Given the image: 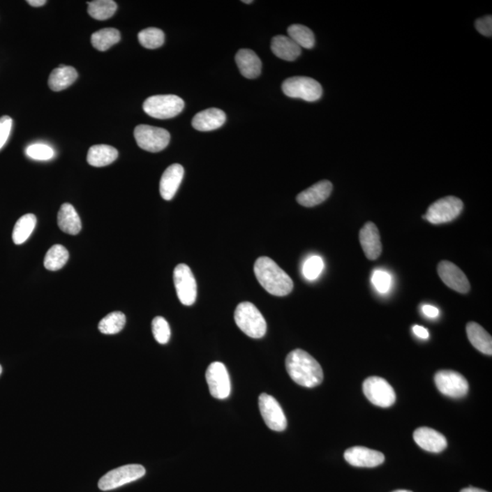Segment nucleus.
Here are the masks:
<instances>
[{
    "label": "nucleus",
    "mask_w": 492,
    "mask_h": 492,
    "mask_svg": "<svg viewBox=\"0 0 492 492\" xmlns=\"http://www.w3.org/2000/svg\"><path fill=\"white\" fill-rule=\"evenodd\" d=\"M285 368L292 380L300 386L315 387L323 381L320 364L302 350H295L288 355Z\"/></svg>",
    "instance_id": "1"
},
{
    "label": "nucleus",
    "mask_w": 492,
    "mask_h": 492,
    "mask_svg": "<svg viewBox=\"0 0 492 492\" xmlns=\"http://www.w3.org/2000/svg\"><path fill=\"white\" fill-rule=\"evenodd\" d=\"M253 270L259 284L268 293L276 297H285L293 291V280L272 259L267 256L259 258Z\"/></svg>",
    "instance_id": "2"
},
{
    "label": "nucleus",
    "mask_w": 492,
    "mask_h": 492,
    "mask_svg": "<svg viewBox=\"0 0 492 492\" xmlns=\"http://www.w3.org/2000/svg\"><path fill=\"white\" fill-rule=\"evenodd\" d=\"M237 327L252 338H262L267 329V321L258 307L250 302L240 303L234 312Z\"/></svg>",
    "instance_id": "3"
},
{
    "label": "nucleus",
    "mask_w": 492,
    "mask_h": 492,
    "mask_svg": "<svg viewBox=\"0 0 492 492\" xmlns=\"http://www.w3.org/2000/svg\"><path fill=\"white\" fill-rule=\"evenodd\" d=\"M184 108L183 98L176 95H156L143 103V110L149 116L159 120H168L180 114Z\"/></svg>",
    "instance_id": "4"
},
{
    "label": "nucleus",
    "mask_w": 492,
    "mask_h": 492,
    "mask_svg": "<svg viewBox=\"0 0 492 492\" xmlns=\"http://www.w3.org/2000/svg\"><path fill=\"white\" fill-rule=\"evenodd\" d=\"M283 92L288 97L301 98L309 103L317 101L323 94L320 83L309 77H292L282 84Z\"/></svg>",
    "instance_id": "5"
},
{
    "label": "nucleus",
    "mask_w": 492,
    "mask_h": 492,
    "mask_svg": "<svg viewBox=\"0 0 492 492\" xmlns=\"http://www.w3.org/2000/svg\"><path fill=\"white\" fill-rule=\"evenodd\" d=\"M464 204L461 199L455 196H447L438 200L428 207L423 218L432 225H441L452 222L463 210Z\"/></svg>",
    "instance_id": "6"
},
{
    "label": "nucleus",
    "mask_w": 492,
    "mask_h": 492,
    "mask_svg": "<svg viewBox=\"0 0 492 492\" xmlns=\"http://www.w3.org/2000/svg\"><path fill=\"white\" fill-rule=\"evenodd\" d=\"M134 138L142 150L158 153L168 146L171 135L169 131L150 125H139L134 130Z\"/></svg>",
    "instance_id": "7"
},
{
    "label": "nucleus",
    "mask_w": 492,
    "mask_h": 492,
    "mask_svg": "<svg viewBox=\"0 0 492 492\" xmlns=\"http://www.w3.org/2000/svg\"><path fill=\"white\" fill-rule=\"evenodd\" d=\"M146 470L142 465H125L117 469L110 470L98 481V486L103 491L114 490L128 483L133 482L142 478Z\"/></svg>",
    "instance_id": "8"
},
{
    "label": "nucleus",
    "mask_w": 492,
    "mask_h": 492,
    "mask_svg": "<svg viewBox=\"0 0 492 492\" xmlns=\"http://www.w3.org/2000/svg\"><path fill=\"white\" fill-rule=\"evenodd\" d=\"M363 392L372 404L380 408L392 407L396 402V393L392 385L380 377L366 378L363 383Z\"/></svg>",
    "instance_id": "9"
},
{
    "label": "nucleus",
    "mask_w": 492,
    "mask_h": 492,
    "mask_svg": "<svg viewBox=\"0 0 492 492\" xmlns=\"http://www.w3.org/2000/svg\"><path fill=\"white\" fill-rule=\"evenodd\" d=\"M174 282L179 300L184 306H192L197 297L195 276L187 264H180L174 271Z\"/></svg>",
    "instance_id": "10"
},
{
    "label": "nucleus",
    "mask_w": 492,
    "mask_h": 492,
    "mask_svg": "<svg viewBox=\"0 0 492 492\" xmlns=\"http://www.w3.org/2000/svg\"><path fill=\"white\" fill-rule=\"evenodd\" d=\"M437 389L443 395L452 398H461L469 392V383L459 373L453 371H440L434 378Z\"/></svg>",
    "instance_id": "11"
},
{
    "label": "nucleus",
    "mask_w": 492,
    "mask_h": 492,
    "mask_svg": "<svg viewBox=\"0 0 492 492\" xmlns=\"http://www.w3.org/2000/svg\"><path fill=\"white\" fill-rule=\"evenodd\" d=\"M211 395L217 399L228 398L231 394V380L226 366L221 362L211 363L205 374Z\"/></svg>",
    "instance_id": "12"
},
{
    "label": "nucleus",
    "mask_w": 492,
    "mask_h": 492,
    "mask_svg": "<svg viewBox=\"0 0 492 492\" xmlns=\"http://www.w3.org/2000/svg\"><path fill=\"white\" fill-rule=\"evenodd\" d=\"M259 410L265 424L274 431H284L288 420L281 405L274 396L262 393L259 396Z\"/></svg>",
    "instance_id": "13"
},
{
    "label": "nucleus",
    "mask_w": 492,
    "mask_h": 492,
    "mask_svg": "<svg viewBox=\"0 0 492 492\" xmlns=\"http://www.w3.org/2000/svg\"><path fill=\"white\" fill-rule=\"evenodd\" d=\"M438 274L444 284L461 294L469 293L470 284L466 274L453 262L444 260L438 265Z\"/></svg>",
    "instance_id": "14"
},
{
    "label": "nucleus",
    "mask_w": 492,
    "mask_h": 492,
    "mask_svg": "<svg viewBox=\"0 0 492 492\" xmlns=\"http://www.w3.org/2000/svg\"><path fill=\"white\" fill-rule=\"evenodd\" d=\"M345 461L352 466L359 468H375L383 464L385 456L377 450L365 447H353L345 450Z\"/></svg>",
    "instance_id": "15"
},
{
    "label": "nucleus",
    "mask_w": 492,
    "mask_h": 492,
    "mask_svg": "<svg viewBox=\"0 0 492 492\" xmlns=\"http://www.w3.org/2000/svg\"><path fill=\"white\" fill-rule=\"evenodd\" d=\"M359 241L364 253L368 260H377L382 253V244L380 241V231L374 223H365L360 230Z\"/></svg>",
    "instance_id": "16"
},
{
    "label": "nucleus",
    "mask_w": 492,
    "mask_h": 492,
    "mask_svg": "<svg viewBox=\"0 0 492 492\" xmlns=\"http://www.w3.org/2000/svg\"><path fill=\"white\" fill-rule=\"evenodd\" d=\"M333 191V184L327 180L320 181L297 197L298 204L305 207H314L326 201Z\"/></svg>",
    "instance_id": "17"
},
{
    "label": "nucleus",
    "mask_w": 492,
    "mask_h": 492,
    "mask_svg": "<svg viewBox=\"0 0 492 492\" xmlns=\"http://www.w3.org/2000/svg\"><path fill=\"white\" fill-rule=\"evenodd\" d=\"M414 440L420 448L428 452L440 453L447 448L448 442L442 434L431 428H419L413 434Z\"/></svg>",
    "instance_id": "18"
},
{
    "label": "nucleus",
    "mask_w": 492,
    "mask_h": 492,
    "mask_svg": "<svg viewBox=\"0 0 492 492\" xmlns=\"http://www.w3.org/2000/svg\"><path fill=\"white\" fill-rule=\"evenodd\" d=\"M184 175V167L178 163L172 164L164 171L160 181V193L164 200L171 201L174 198Z\"/></svg>",
    "instance_id": "19"
},
{
    "label": "nucleus",
    "mask_w": 492,
    "mask_h": 492,
    "mask_svg": "<svg viewBox=\"0 0 492 492\" xmlns=\"http://www.w3.org/2000/svg\"><path fill=\"white\" fill-rule=\"evenodd\" d=\"M225 121V113L222 110L211 108L197 113L193 119L192 124L197 131H211L219 129Z\"/></svg>",
    "instance_id": "20"
},
{
    "label": "nucleus",
    "mask_w": 492,
    "mask_h": 492,
    "mask_svg": "<svg viewBox=\"0 0 492 492\" xmlns=\"http://www.w3.org/2000/svg\"><path fill=\"white\" fill-rule=\"evenodd\" d=\"M235 62L241 75L246 79H256L261 74V59L251 50H240L235 56Z\"/></svg>",
    "instance_id": "21"
},
{
    "label": "nucleus",
    "mask_w": 492,
    "mask_h": 492,
    "mask_svg": "<svg viewBox=\"0 0 492 492\" xmlns=\"http://www.w3.org/2000/svg\"><path fill=\"white\" fill-rule=\"evenodd\" d=\"M468 338L471 345L482 353L491 356L492 338L490 334L475 322H470L466 326Z\"/></svg>",
    "instance_id": "22"
},
{
    "label": "nucleus",
    "mask_w": 492,
    "mask_h": 492,
    "mask_svg": "<svg viewBox=\"0 0 492 492\" xmlns=\"http://www.w3.org/2000/svg\"><path fill=\"white\" fill-rule=\"evenodd\" d=\"M271 49L274 55L286 61H294L301 54V47L290 38L283 35L273 38Z\"/></svg>",
    "instance_id": "23"
},
{
    "label": "nucleus",
    "mask_w": 492,
    "mask_h": 492,
    "mask_svg": "<svg viewBox=\"0 0 492 492\" xmlns=\"http://www.w3.org/2000/svg\"><path fill=\"white\" fill-rule=\"evenodd\" d=\"M58 225L61 231L70 235H76L82 231V221L75 208L70 204L61 205L58 214Z\"/></svg>",
    "instance_id": "24"
},
{
    "label": "nucleus",
    "mask_w": 492,
    "mask_h": 492,
    "mask_svg": "<svg viewBox=\"0 0 492 492\" xmlns=\"http://www.w3.org/2000/svg\"><path fill=\"white\" fill-rule=\"evenodd\" d=\"M77 73L73 67L59 65V68L52 70L49 79L50 88L54 91H61L75 82Z\"/></svg>",
    "instance_id": "25"
},
{
    "label": "nucleus",
    "mask_w": 492,
    "mask_h": 492,
    "mask_svg": "<svg viewBox=\"0 0 492 492\" xmlns=\"http://www.w3.org/2000/svg\"><path fill=\"white\" fill-rule=\"evenodd\" d=\"M118 151L110 145L98 144L89 148L87 161L89 165L104 167L110 165L117 159Z\"/></svg>",
    "instance_id": "26"
},
{
    "label": "nucleus",
    "mask_w": 492,
    "mask_h": 492,
    "mask_svg": "<svg viewBox=\"0 0 492 492\" xmlns=\"http://www.w3.org/2000/svg\"><path fill=\"white\" fill-rule=\"evenodd\" d=\"M36 225H37V218L34 214H28L20 217L15 225L13 234H12L14 244L20 246L25 243L34 231Z\"/></svg>",
    "instance_id": "27"
},
{
    "label": "nucleus",
    "mask_w": 492,
    "mask_h": 492,
    "mask_svg": "<svg viewBox=\"0 0 492 492\" xmlns=\"http://www.w3.org/2000/svg\"><path fill=\"white\" fill-rule=\"evenodd\" d=\"M91 44L100 52H106L121 40V33L113 28L100 29L91 36Z\"/></svg>",
    "instance_id": "28"
},
{
    "label": "nucleus",
    "mask_w": 492,
    "mask_h": 492,
    "mask_svg": "<svg viewBox=\"0 0 492 492\" xmlns=\"http://www.w3.org/2000/svg\"><path fill=\"white\" fill-rule=\"evenodd\" d=\"M70 258V253L64 246L55 244L47 252L44 259V267L49 271H58L64 267Z\"/></svg>",
    "instance_id": "29"
},
{
    "label": "nucleus",
    "mask_w": 492,
    "mask_h": 492,
    "mask_svg": "<svg viewBox=\"0 0 492 492\" xmlns=\"http://www.w3.org/2000/svg\"><path fill=\"white\" fill-rule=\"evenodd\" d=\"M288 37L293 40L295 43L300 47L305 49H313L315 46V35L314 33L304 25L299 24H294L288 29Z\"/></svg>",
    "instance_id": "30"
},
{
    "label": "nucleus",
    "mask_w": 492,
    "mask_h": 492,
    "mask_svg": "<svg viewBox=\"0 0 492 492\" xmlns=\"http://www.w3.org/2000/svg\"><path fill=\"white\" fill-rule=\"evenodd\" d=\"M117 10V4L112 0H95L88 2L89 16L97 20H105L112 17Z\"/></svg>",
    "instance_id": "31"
},
{
    "label": "nucleus",
    "mask_w": 492,
    "mask_h": 492,
    "mask_svg": "<svg viewBox=\"0 0 492 492\" xmlns=\"http://www.w3.org/2000/svg\"><path fill=\"white\" fill-rule=\"evenodd\" d=\"M125 324H126V317L124 313L112 312L101 319L98 328L104 335H115L124 329Z\"/></svg>",
    "instance_id": "32"
},
{
    "label": "nucleus",
    "mask_w": 492,
    "mask_h": 492,
    "mask_svg": "<svg viewBox=\"0 0 492 492\" xmlns=\"http://www.w3.org/2000/svg\"><path fill=\"white\" fill-rule=\"evenodd\" d=\"M138 38L142 47L149 50H155L163 46L165 36L162 29L148 28L139 33Z\"/></svg>",
    "instance_id": "33"
},
{
    "label": "nucleus",
    "mask_w": 492,
    "mask_h": 492,
    "mask_svg": "<svg viewBox=\"0 0 492 492\" xmlns=\"http://www.w3.org/2000/svg\"><path fill=\"white\" fill-rule=\"evenodd\" d=\"M323 259L318 255L310 256L306 259L303 265V274L305 278L309 281H314L320 276L324 269Z\"/></svg>",
    "instance_id": "34"
},
{
    "label": "nucleus",
    "mask_w": 492,
    "mask_h": 492,
    "mask_svg": "<svg viewBox=\"0 0 492 492\" xmlns=\"http://www.w3.org/2000/svg\"><path fill=\"white\" fill-rule=\"evenodd\" d=\"M151 327H153L154 338L159 344L164 345L169 342L171 338V328H170L165 318L163 317L155 318Z\"/></svg>",
    "instance_id": "35"
},
{
    "label": "nucleus",
    "mask_w": 492,
    "mask_h": 492,
    "mask_svg": "<svg viewBox=\"0 0 492 492\" xmlns=\"http://www.w3.org/2000/svg\"><path fill=\"white\" fill-rule=\"evenodd\" d=\"M26 154L33 160L49 161L54 157L55 151L50 145L34 143L26 149Z\"/></svg>",
    "instance_id": "36"
},
{
    "label": "nucleus",
    "mask_w": 492,
    "mask_h": 492,
    "mask_svg": "<svg viewBox=\"0 0 492 492\" xmlns=\"http://www.w3.org/2000/svg\"><path fill=\"white\" fill-rule=\"evenodd\" d=\"M372 284L380 293H387L392 288V276L384 270H375L372 274Z\"/></svg>",
    "instance_id": "37"
},
{
    "label": "nucleus",
    "mask_w": 492,
    "mask_h": 492,
    "mask_svg": "<svg viewBox=\"0 0 492 492\" xmlns=\"http://www.w3.org/2000/svg\"><path fill=\"white\" fill-rule=\"evenodd\" d=\"M12 124L13 121L10 116H3L0 118V150L4 147L6 142L10 138Z\"/></svg>",
    "instance_id": "38"
},
{
    "label": "nucleus",
    "mask_w": 492,
    "mask_h": 492,
    "mask_svg": "<svg viewBox=\"0 0 492 492\" xmlns=\"http://www.w3.org/2000/svg\"><path fill=\"white\" fill-rule=\"evenodd\" d=\"M477 31L486 37L492 36V17L486 16L477 20L475 23Z\"/></svg>",
    "instance_id": "39"
},
{
    "label": "nucleus",
    "mask_w": 492,
    "mask_h": 492,
    "mask_svg": "<svg viewBox=\"0 0 492 492\" xmlns=\"http://www.w3.org/2000/svg\"><path fill=\"white\" fill-rule=\"evenodd\" d=\"M423 314L429 318H436L440 314V311L437 307L431 305H424L422 306Z\"/></svg>",
    "instance_id": "40"
},
{
    "label": "nucleus",
    "mask_w": 492,
    "mask_h": 492,
    "mask_svg": "<svg viewBox=\"0 0 492 492\" xmlns=\"http://www.w3.org/2000/svg\"><path fill=\"white\" fill-rule=\"evenodd\" d=\"M413 332L415 334V335L417 336V338H422V339H428L429 338V333L428 329L426 328L417 326L413 327Z\"/></svg>",
    "instance_id": "41"
},
{
    "label": "nucleus",
    "mask_w": 492,
    "mask_h": 492,
    "mask_svg": "<svg viewBox=\"0 0 492 492\" xmlns=\"http://www.w3.org/2000/svg\"><path fill=\"white\" fill-rule=\"evenodd\" d=\"M27 2L35 8L43 7L47 3L46 0H28Z\"/></svg>",
    "instance_id": "42"
},
{
    "label": "nucleus",
    "mask_w": 492,
    "mask_h": 492,
    "mask_svg": "<svg viewBox=\"0 0 492 492\" xmlns=\"http://www.w3.org/2000/svg\"><path fill=\"white\" fill-rule=\"evenodd\" d=\"M461 492H488V491L481 490V489L470 487V488L463 489V490H462Z\"/></svg>",
    "instance_id": "43"
},
{
    "label": "nucleus",
    "mask_w": 492,
    "mask_h": 492,
    "mask_svg": "<svg viewBox=\"0 0 492 492\" xmlns=\"http://www.w3.org/2000/svg\"><path fill=\"white\" fill-rule=\"evenodd\" d=\"M244 3H246V4H251L253 3V0H249V1H246V0H244Z\"/></svg>",
    "instance_id": "44"
},
{
    "label": "nucleus",
    "mask_w": 492,
    "mask_h": 492,
    "mask_svg": "<svg viewBox=\"0 0 492 492\" xmlns=\"http://www.w3.org/2000/svg\"><path fill=\"white\" fill-rule=\"evenodd\" d=\"M393 492H412V491H405V490H398V491H395Z\"/></svg>",
    "instance_id": "45"
},
{
    "label": "nucleus",
    "mask_w": 492,
    "mask_h": 492,
    "mask_svg": "<svg viewBox=\"0 0 492 492\" xmlns=\"http://www.w3.org/2000/svg\"><path fill=\"white\" fill-rule=\"evenodd\" d=\"M1 373H2V366H0V375H1Z\"/></svg>",
    "instance_id": "46"
}]
</instances>
